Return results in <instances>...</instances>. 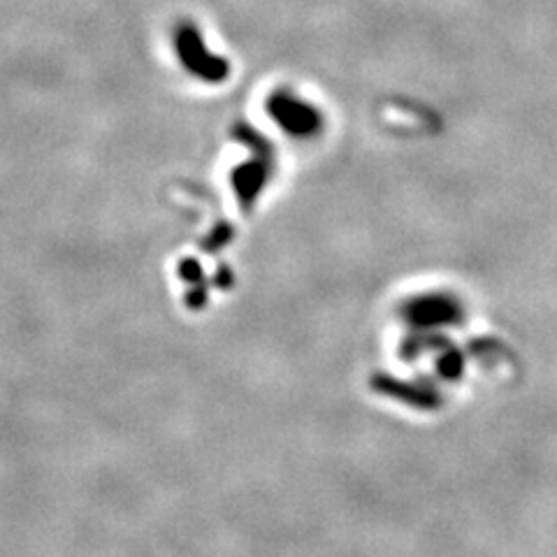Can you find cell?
<instances>
[{"label": "cell", "mask_w": 557, "mask_h": 557, "mask_svg": "<svg viewBox=\"0 0 557 557\" xmlns=\"http://www.w3.org/2000/svg\"><path fill=\"white\" fill-rule=\"evenodd\" d=\"M177 52L184 68L205 82H223L228 77V63L221 56L212 54L202 40V35L193 24L179 26Z\"/></svg>", "instance_id": "6da1fadb"}, {"label": "cell", "mask_w": 557, "mask_h": 557, "mask_svg": "<svg viewBox=\"0 0 557 557\" xmlns=\"http://www.w3.org/2000/svg\"><path fill=\"white\" fill-rule=\"evenodd\" d=\"M270 114L286 133L307 135L316 126V114L302 100H295L288 93H277L270 103Z\"/></svg>", "instance_id": "7a4b0ae2"}, {"label": "cell", "mask_w": 557, "mask_h": 557, "mask_svg": "<svg viewBox=\"0 0 557 557\" xmlns=\"http://www.w3.org/2000/svg\"><path fill=\"white\" fill-rule=\"evenodd\" d=\"M263 168L265 165L263 163H249V165H244V168L237 172V177H235V188L240 191V195L244 200H249L256 195V191L260 186H263Z\"/></svg>", "instance_id": "3957f363"}]
</instances>
